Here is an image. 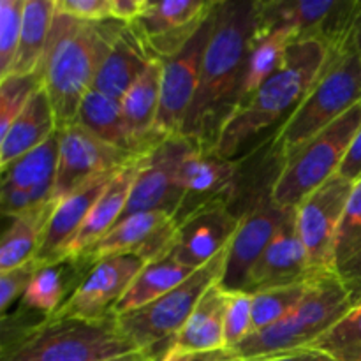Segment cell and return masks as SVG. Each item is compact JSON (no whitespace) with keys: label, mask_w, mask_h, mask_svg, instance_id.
<instances>
[{"label":"cell","mask_w":361,"mask_h":361,"mask_svg":"<svg viewBox=\"0 0 361 361\" xmlns=\"http://www.w3.org/2000/svg\"><path fill=\"white\" fill-rule=\"evenodd\" d=\"M215 28V6L196 34L175 56L164 62L162 69L161 109H159L155 134L161 140L182 134L189 109L200 85L201 66Z\"/></svg>","instance_id":"obj_12"},{"label":"cell","mask_w":361,"mask_h":361,"mask_svg":"<svg viewBox=\"0 0 361 361\" xmlns=\"http://www.w3.org/2000/svg\"><path fill=\"white\" fill-rule=\"evenodd\" d=\"M147 0H113V20L134 23L143 13Z\"/></svg>","instance_id":"obj_46"},{"label":"cell","mask_w":361,"mask_h":361,"mask_svg":"<svg viewBox=\"0 0 361 361\" xmlns=\"http://www.w3.org/2000/svg\"><path fill=\"white\" fill-rule=\"evenodd\" d=\"M226 257H228V249L219 254L217 257H214L210 263L194 271L189 279H185L175 289L162 295L161 298L154 300L141 309L116 316L120 330L136 344L137 349L152 351L159 358L155 348L166 342L169 349L171 341L187 323V319L194 312L204 293L212 286L221 282L222 274H224Z\"/></svg>","instance_id":"obj_8"},{"label":"cell","mask_w":361,"mask_h":361,"mask_svg":"<svg viewBox=\"0 0 361 361\" xmlns=\"http://www.w3.org/2000/svg\"><path fill=\"white\" fill-rule=\"evenodd\" d=\"M295 41H298V37L288 30L254 35L249 55H247L245 69H243L242 85H240L238 104L250 94H254L279 69L289 44Z\"/></svg>","instance_id":"obj_32"},{"label":"cell","mask_w":361,"mask_h":361,"mask_svg":"<svg viewBox=\"0 0 361 361\" xmlns=\"http://www.w3.org/2000/svg\"><path fill=\"white\" fill-rule=\"evenodd\" d=\"M353 309L337 274L314 279L305 298L271 326L247 335L233 351L243 361L312 348Z\"/></svg>","instance_id":"obj_5"},{"label":"cell","mask_w":361,"mask_h":361,"mask_svg":"<svg viewBox=\"0 0 361 361\" xmlns=\"http://www.w3.org/2000/svg\"><path fill=\"white\" fill-rule=\"evenodd\" d=\"M348 291L353 307L361 305V250L335 270Z\"/></svg>","instance_id":"obj_42"},{"label":"cell","mask_w":361,"mask_h":361,"mask_svg":"<svg viewBox=\"0 0 361 361\" xmlns=\"http://www.w3.org/2000/svg\"><path fill=\"white\" fill-rule=\"evenodd\" d=\"M312 348L337 361H361V305L353 307Z\"/></svg>","instance_id":"obj_35"},{"label":"cell","mask_w":361,"mask_h":361,"mask_svg":"<svg viewBox=\"0 0 361 361\" xmlns=\"http://www.w3.org/2000/svg\"><path fill=\"white\" fill-rule=\"evenodd\" d=\"M55 14V0H27L25 2L20 48H18L11 74L30 76V74L41 73Z\"/></svg>","instance_id":"obj_28"},{"label":"cell","mask_w":361,"mask_h":361,"mask_svg":"<svg viewBox=\"0 0 361 361\" xmlns=\"http://www.w3.org/2000/svg\"><path fill=\"white\" fill-rule=\"evenodd\" d=\"M338 175L344 176L351 183H356L361 180V129L356 134L355 141H353L351 148H349L348 155H345L344 162H342Z\"/></svg>","instance_id":"obj_44"},{"label":"cell","mask_w":361,"mask_h":361,"mask_svg":"<svg viewBox=\"0 0 361 361\" xmlns=\"http://www.w3.org/2000/svg\"><path fill=\"white\" fill-rule=\"evenodd\" d=\"M56 118L44 88H39L23 111L0 137V168L44 145L56 133Z\"/></svg>","instance_id":"obj_26"},{"label":"cell","mask_w":361,"mask_h":361,"mask_svg":"<svg viewBox=\"0 0 361 361\" xmlns=\"http://www.w3.org/2000/svg\"><path fill=\"white\" fill-rule=\"evenodd\" d=\"M141 351L120 330L115 314L101 319H51L28 331L2 361H109Z\"/></svg>","instance_id":"obj_6"},{"label":"cell","mask_w":361,"mask_h":361,"mask_svg":"<svg viewBox=\"0 0 361 361\" xmlns=\"http://www.w3.org/2000/svg\"><path fill=\"white\" fill-rule=\"evenodd\" d=\"M277 178L279 176L264 178L259 185L249 187L245 194H240L247 200L240 203L238 231L228 247L224 274L219 282L224 291L235 293L245 289L250 270L270 245L289 210H293L279 207L274 201Z\"/></svg>","instance_id":"obj_9"},{"label":"cell","mask_w":361,"mask_h":361,"mask_svg":"<svg viewBox=\"0 0 361 361\" xmlns=\"http://www.w3.org/2000/svg\"><path fill=\"white\" fill-rule=\"evenodd\" d=\"M361 0H270L257 2L256 34L288 30L298 39H319L330 49L351 39Z\"/></svg>","instance_id":"obj_10"},{"label":"cell","mask_w":361,"mask_h":361,"mask_svg":"<svg viewBox=\"0 0 361 361\" xmlns=\"http://www.w3.org/2000/svg\"><path fill=\"white\" fill-rule=\"evenodd\" d=\"M238 171V164L217 155L212 148L194 147L176 169V183L185 196L176 219L210 203H226L229 207L235 196Z\"/></svg>","instance_id":"obj_20"},{"label":"cell","mask_w":361,"mask_h":361,"mask_svg":"<svg viewBox=\"0 0 361 361\" xmlns=\"http://www.w3.org/2000/svg\"><path fill=\"white\" fill-rule=\"evenodd\" d=\"M176 233V219L168 212L155 210L134 214L116 222L115 228L95 243L81 261L95 264L97 261L113 256L141 257L147 263L162 259L171 252Z\"/></svg>","instance_id":"obj_18"},{"label":"cell","mask_w":361,"mask_h":361,"mask_svg":"<svg viewBox=\"0 0 361 361\" xmlns=\"http://www.w3.org/2000/svg\"><path fill=\"white\" fill-rule=\"evenodd\" d=\"M141 157L143 155H140L133 162L123 166L120 171H116V175L108 183L102 196L95 201L94 208L88 214L87 221H85L83 228L78 233L73 245L69 247L66 261L81 259L83 254L88 252L95 243L101 242L115 228L116 222L122 219L127 203H129L130 192H133L134 182H136L137 171H140Z\"/></svg>","instance_id":"obj_23"},{"label":"cell","mask_w":361,"mask_h":361,"mask_svg":"<svg viewBox=\"0 0 361 361\" xmlns=\"http://www.w3.org/2000/svg\"><path fill=\"white\" fill-rule=\"evenodd\" d=\"M314 279L316 277L310 271L305 247L296 226V208H293L277 229L263 256L250 270L243 291L249 295H257L268 289L303 284Z\"/></svg>","instance_id":"obj_21"},{"label":"cell","mask_w":361,"mask_h":361,"mask_svg":"<svg viewBox=\"0 0 361 361\" xmlns=\"http://www.w3.org/2000/svg\"><path fill=\"white\" fill-rule=\"evenodd\" d=\"M240 217L226 203H210L176 221L175 242L169 256L200 270L224 252L238 231Z\"/></svg>","instance_id":"obj_19"},{"label":"cell","mask_w":361,"mask_h":361,"mask_svg":"<svg viewBox=\"0 0 361 361\" xmlns=\"http://www.w3.org/2000/svg\"><path fill=\"white\" fill-rule=\"evenodd\" d=\"M161 361H243L231 348L215 349V351L175 353L168 351Z\"/></svg>","instance_id":"obj_43"},{"label":"cell","mask_w":361,"mask_h":361,"mask_svg":"<svg viewBox=\"0 0 361 361\" xmlns=\"http://www.w3.org/2000/svg\"><path fill=\"white\" fill-rule=\"evenodd\" d=\"M162 69L164 62L154 59L147 66L136 83L130 87L126 97L122 99V111L129 129L134 148L145 154L154 148L161 137L155 134L159 109H161L162 90Z\"/></svg>","instance_id":"obj_24"},{"label":"cell","mask_w":361,"mask_h":361,"mask_svg":"<svg viewBox=\"0 0 361 361\" xmlns=\"http://www.w3.org/2000/svg\"><path fill=\"white\" fill-rule=\"evenodd\" d=\"M140 155L99 140L78 123L59 129V168L53 201L59 203L106 173H115Z\"/></svg>","instance_id":"obj_13"},{"label":"cell","mask_w":361,"mask_h":361,"mask_svg":"<svg viewBox=\"0 0 361 361\" xmlns=\"http://www.w3.org/2000/svg\"><path fill=\"white\" fill-rule=\"evenodd\" d=\"M310 284H312V281L268 289V291L252 295V331H259L263 328L271 326L282 317L288 316L305 298Z\"/></svg>","instance_id":"obj_33"},{"label":"cell","mask_w":361,"mask_h":361,"mask_svg":"<svg viewBox=\"0 0 361 361\" xmlns=\"http://www.w3.org/2000/svg\"><path fill=\"white\" fill-rule=\"evenodd\" d=\"M252 331V295L245 291L228 293L224 316V337L228 348H236Z\"/></svg>","instance_id":"obj_39"},{"label":"cell","mask_w":361,"mask_h":361,"mask_svg":"<svg viewBox=\"0 0 361 361\" xmlns=\"http://www.w3.org/2000/svg\"><path fill=\"white\" fill-rule=\"evenodd\" d=\"M361 250V180L355 183L353 192L345 204L344 215L338 224L334 245V267L337 270L341 264L351 259Z\"/></svg>","instance_id":"obj_37"},{"label":"cell","mask_w":361,"mask_h":361,"mask_svg":"<svg viewBox=\"0 0 361 361\" xmlns=\"http://www.w3.org/2000/svg\"><path fill=\"white\" fill-rule=\"evenodd\" d=\"M120 171V169H118ZM115 173H106L99 176L94 182L87 183L80 190L73 192L71 196L63 197L51 212L48 224H46L44 233H42L41 243L35 252L34 261L37 267H46V264H55L66 261L69 247L76 240L78 233L83 228L88 214L94 208L95 201L102 196L108 183L111 182Z\"/></svg>","instance_id":"obj_22"},{"label":"cell","mask_w":361,"mask_h":361,"mask_svg":"<svg viewBox=\"0 0 361 361\" xmlns=\"http://www.w3.org/2000/svg\"><path fill=\"white\" fill-rule=\"evenodd\" d=\"M328 55L330 48L319 39L291 42L279 69L224 120L214 143L215 154L231 161L250 137L295 111L323 71Z\"/></svg>","instance_id":"obj_3"},{"label":"cell","mask_w":361,"mask_h":361,"mask_svg":"<svg viewBox=\"0 0 361 361\" xmlns=\"http://www.w3.org/2000/svg\"><path fill=\"white\" fill-rule=\"evenodd\" d=\"M360 129L361 102L286 157L274 187L275 203L296 208L312 190L337 175Z\"/></svg>","instance_id":"obj_7"},{"label":"cell","mask_w":361,"mask_h":361,"mask_svg":"<svg viewBox=\"0 0 361 361\" xmlns=\"http://www.w3.org/2000/svg\"><path fill=\"white\" fill-rule=\"evenodd\" d=\"M154 56L133 25H126L113 42L111 51L99 69L94 90L122 102Z\"/></svg>","instance_id":"obj_25"},{"label":"cell","mask_w":361,"mask_h":361,"mask_svg":"<svg viewBox=\"0 0 361 361\" xmlns=\"http://www.w3.org/2000/svg\"><path fill=\"white\" fill-rule=\"evenodd\" d=\"M56 11L87 23L113 20V0H56Z\"/></svg>","instance_id":"obj_41"},{"label":"cell","mask_w":361,"mask_h":361,"mask_svg":"<svg viewBox=\"0 0 361 361\" xmlns=\"http://www.w3.org/2000/svg\"><path fill=\"white\" fill-rule=\"evenodd\" d=\"M147 264V261L133 254L97 261L51 319H101L109 316Z\"/></svg>","instance_id":"obj_15"},{"label":"cell","mask_w":361,"mask_h":361,"mask_svg":"<svg viewBox=\"0 0 361 361\" xmlns=\"http://www.w3.org/2000/svg\"><path fill=\"white\" fill-rule=\"evenodd\" d=\"M226 307L228 291L217 282L204 293L187 323L171 341L168 351L197 353L228 348L224 337Z\"/></svg>","instance_id":"obj_27"},{"label":"cell","mask_w":361,"mask_h":361,"mask_svg":"<svg viewBox=\"0 0 361 361\" xmlns=\"http://www.w3.org/2000/svg\"><path fill=\"white\" fill-rule=\"evenodd\" d=\"M60 264L62 263L46 264V267H39L35 270L27 291L21 296V302L25 307L48 314L49 317L62 307L66 282H63Z\"/></svg>","instance_id":"obj_34"},{"label":"cell","mask_w":361,"mask_h":361,"mask_svg":"<svg viewBox=\"0 0 361 361\" xmlns=\"http://www.w3.org/2000/svg\"><path fill=\"white\" fill-rule=\"evenodd\" d=\"M194 147H197V143H194L192 140L183 134H175V136L164 137L147 154H143L140 171H137L136 182H134L133 192H130L122 219L155 210L168 212L176 219L185 200L176 183V169H178L180 161Z\"/></svg>","instance_id":"obj_14"},{"label":"cell","mask_w":361,"mask_h":361,"mask_svg":"<svg viewBox=\"0 0 361 361\" xmlns=\"http://www.w3.org/2000/svg\"><path fill=\"white\" fill-rule=\"evenodd\" d=\"M257 30V2H215V28L201 66L200 85L182 134L212 148L240 101L250 42Z\"/></svg>","instance_id":"obj_1"},{"label":"cell","mask_w":361,"mask_h":361,"mask_svg":"<svg viewBox=\"0 0 361 361\" xmlns=\"http://www.w3.org/2000/svg\"><path fill=\"white\" fill-rule=\"evenodd\" d=\"M74 123L85 127L88 133L113 147L133 152L136 155H143L134 148L133 140H130L129 129H127L126 118H123L122 102L115 101L94 88L81 101Z\"/></svg>","instance_id":"obj_30"},{"label":"cell","mask_w":361,"mask_h":361,"mask_svg":"<svg viewBox=\"0 0 361 361\" xmlns=\"http://www.w3.org/2000/svg\"><path fill=\"white\" fill-rule=\"evenodd\" d=\"M358 102H361V59L351 35L344 46L330 49L317 80L275 134L274 148L282 159L289 157Z\"/></svg>","instance_id":"obj_4"},{"label":"cell","mask_w":361,"mask_h":361,"mask_svg":"<svg viewBox=\"0 0 361 361\" xmlns=\"http://www.w3.org/2000/svg\"><path fill=\"white\" fill-rule=\"evenodd\" d=\"M56 168H59V130L44 145L2 168L4 214L16 217L32 208L51 203Z\"/></svg>","instance_id":"obj_17"},{"label":"cell","mask_w":361,"mask_h":361,"mask_svg":"<svg viewBox=\"0 0 361 361\" xmlns=\"http://www.w3.org/2000/svg\"><path fill=\"white\" fill-rule=\"evenodd\" d=\"M214 6L215 2L208 0H147L141 16L130 25L143 39L148 53L166 62L189 42Z\"/></svg>","instance_id":"obj_16"},{"label":"cell","mask_w":361,"mask_h":361,"mask_svg":"<svg viewBox=\"0 0 361 361\" xmlns=\"http://www.w3.org/2000/svg\"><path fill=\"white\" fill-rule=\"evenodd\" d=\"M250 361H337V360L317 348H305V349H296V351L281 353V355L264 356V358H257Z\"/></svg>","instance_id":"obj_45"},{"label":"cell","mask_w":361,"mask_h":361,"mask_svg":"<svg viewBox=\"0 0 361 361\" xmlns=\"http://www.w3.org/2000/svg\"><path fill=\"white\" fill-rule=\"evenodd\" d=\"M353 42H355V48L361 59V6H360L358 14H356L355 27H353Z\"/></svg>","instance_id":"obj_48"},{"label":"cell","mask_w":361,"mask_h":361,"mask_svg":"<svg viewBox=\"0 0 361 361\" xmlns=\"http://www.w3.org/2000/svg\"><path fill=\"white\" fill-rule=\"evenodd\" d=\"M25 2L27 0H0V80L9 76L16 60Z\"/></svg>","instance_id":"obj_38"},{"label":"cell","mask_w":361,"mask_h":361,"mask_svg":"<svg viewBox=\"0 0 361 361\" xmlns=\"http://www.w3.org/2000/svg\"><path fill=\"white\" fill-rule=\"evenodd\" d=\"M37 268L35 261H28V263L14 268V270L0 271V310H2L4 316L9 310L11 303H14L20 296L25 295Z\"/></svg>","instance_id":"obj_40"},{"label":"cell","mask_w":361,"mask_h":361,"mask_svg":"<svg viewBox=\"0 0 361 361\" xmlns=\"http://www.w3.org/2000/svg\"><path fill=\"white\" fill-rule=\"evenodd\" d=\"M194 271H196L194 268L178 263L171 256L152 261L134 279L130 288L127 289L126 295L122 296V300L113 309V314L115 316H122V314L130 312V310H136L148 305V303L161 298L162 295H166L171 289H175L176 286L182 284Z\"/></svg>","instance_id":"obj_29"},{"label":"cell","mask_w":361,"mask_h":361,"mask_svg":"<svg viewBox=\"0 0 361 361\" xmlns=\"http://www.w3.org/2000/svg\"><path fill=\"white\" fill-rule=\"evenodd\" d=\"M355 183L334 175L296 207V226L314 277L335 274L334 245Z\"/></svg>","instance_id":"obj_11"},{"label":"cell","mask_w":361,"mask_h":361,"mask_svg":"<svg viewBox=\"0 0 361 361\" xmlns=\"http://www.w3.org/2000/svg\"><path fill=\"white\" fill-rule=\"evenodd\" d=\"M109 361H159V358L152 351H136V353H130V355L120 356V358L109 360Z\"/></svg>","instance_id":"obj_47"},{"label":"cell","mask_w":361,"mask_h":361,"mask_svg":"<svg viewBox=\"0 0 361 361\" xmlns=\"http://www.w3.org/2000/svg\"><path fill=\"white\" fill-rule=\"evenodd\" d=\"M53 208L55 203L51 201L13 217V224L6 231L0 245V271L14 270L34 261Z\"/></svg>","instance_id":"obj_31"},{"label":"cell","mask_w":361,"mask_h":361,"mask_svg":"<svg viewBox=\"0 0 361 361\" xmlns=\"http://www.w3.org/2000/svg\"><path fill=\"white\" fill-rule=\"evenodd\" d=\"M41 87V73L30 74V76L11 74V76L0 80V137L6 136L11 123L23 111L32 95Z\"/></svg>","instance_id":"obj_36"},{"label":"cell","mask_w":361,"mask_h":361,"mask_svg":"<svg viewBox=\"0 0 361 361\" xmlns=\"http://www.w3.org/2000/svg\"><path fill=\"white\" fill-rule=\"evenodd\" d=\"M127 23L116 20L87 23L56 11L42 60V88L51 101L56 129L74 123L85 95Z\"/></svg>","instance_id":"obj_2"}]
</instances>
